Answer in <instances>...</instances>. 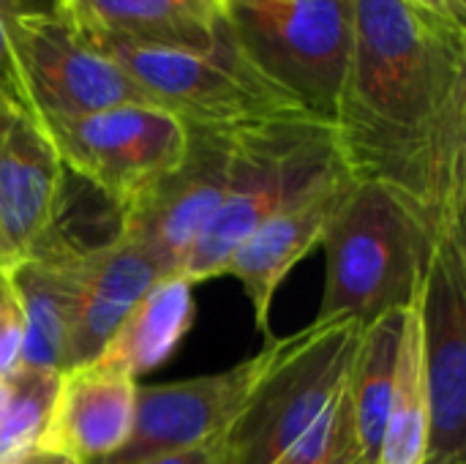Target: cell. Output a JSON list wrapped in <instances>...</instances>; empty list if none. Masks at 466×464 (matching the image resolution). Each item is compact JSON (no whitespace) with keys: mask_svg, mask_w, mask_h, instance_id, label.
Returning a JSON list of instances; mask_svg holds the SVG:
<instances>
[{"mask_svg":"<svg viewBox=\"0 0 466 464\" xmlns=\"http://www.w3.org/2000/svg\"><path fill=\"white\" fill-rule=\"evenodd\" d=\"M0 386H3V383H0Z\"/></svg>","mask_w":466,"mask_h":464,"instance_id":"obj_30","label":"cell"},{"mask_svg":"<svg viewBox=\"0 0 466 464\" xmlns=\"http://www.w3.org/2000/svg\"><path fill=\"white\" fill-rule=\"evenodd\" d=\"M363 325L311 323L279 339V353L221 438L224 464H273L347 386Z\"/></svg>","mask_w":466,"mask_h":464,"instance_id":"obj_5","label":"cell"},{"mask_svg":"<svg viewBox=\"0 0 466 464\" xmlns=\"http://www.w3.org/2000/svg\"><path fill=\"white\" fill-rule=\"evenodd\" d=\"M66 167L41 120L0 107V271L27 260L46 235Z\"/></svg>","mask_w":466,"mask_h":464,"instance_id":"obj_12","label":"cell"},{"mask_svg":"<svg viewBox=\"0 0 466 464\" xmlns=\"http://www.w3.org/2000/svg\"><path fill=\"white\" fill-rule=\"evenodd\" d=\"M22 369V317L5 287L0 284V383Z\"/></svg>","mask_w":466,"mask_h":464,"instance_id":"obj_23","label":"cell"},{"mask_svg":"<svg viewBox=\"0 0 466 464\" xmlns=\"http://www.w3.org/2000/svg\"><path fill=\"white\" fill-rule=\"evenodd\" d=\"M248 63L309 115L333 123L352 55V0H224Z\"/></svg>","mask_w":466,"mask_h":464,"instance_id":"obj_4","label":"cell"},{"mask_svg":"<svg viewBox=\"0 0 466 464\" xmlns=\"http://www.w3.org/2000/svg\"><path fill=\"white\" fill-rule=\"evenodd\" d=\"M55 0H0V107L25 112L38 120L30 96L25 90L16 57H14V25L30 8H46Z\"/></svg>","mask_w":466,"mask_h":464,"instance_id":"obj_22","label":"cell"},{"mask_svg":"<svg viewBox=\"0 0 466 464\" xmlns=\"http://www.w3.org/2000/svg\"><path fill=\"white\" fill-rule=\"evenodd\" d=\"M276 353L279 339L273 336L254 358H246L227 372L161 386H137L131 435L120 451L98 464H139L150 457L224 438Z\"/></svg>","mask_w":466,"mask_h":464,"instance_id":"obj_11","label":"cell"},{"mask_svg":"<svg viewBox=\"0 0 466 464\" xmlns=\"http://www.w3.org/2000/svg\"><path fill=\"white\" fill-rule=\"evenodd\" d=\"M82 38L112 57L161 109L172 112L186 126L229 129L265 118L309 115L289 93L248 63L229 30L221 44L208 52L134 46L96 36Z\"/></svg>","mask_w":466,"mask_h":464,"instance_id":"obj_6","label":"cell"},{"mask_svg":"<svg viewBox=\"0 0 466 464\" xmlns=\"http://www.w3.org/2000/svg\"><path fill=\"white\" fill-rule=\"evenodd\" d=\"M429 391L423 358L420 298L404 312L396 380L377 464H426L429 454Z\"/></svg>","mask_w":466,"mask_h":464,"instance_id":"obj_20","label":"cell"},{"mask_svg":"<svg viewBox=\"0 0 466 464\" xmlns=\"http://www.w3.org/2000/svg\"><path fill=\"white\" fill-rule=\"evenodd\" d=\"M63 167L117 211L169 172L186 150V123L161 107H112L82 118L41 120Z\"/></svg>","mask_w":466,"mask_h":464,"instance_id":"obj_7","label":"cell"},{"mask_svg":"<svg viewBox=\"0 0 466 464\" xmlns=\"http://www.w3.org/2000/svg\"><path fill=\"white\" fill-rule=\"evenodd\" d=\"M194 314V284L180 273H169L126 314L98 361L117 366L131 377L147 375L175 356L177 345L191 331Z\"/></svg>","mask_w":466,"mask_h":464,"instance_id":"obj_18","label":"cell"},{"mask_svg":"<svg viewBox=\"0 0 466 464\" xmlns=\"http://www.w3.org/2000/svg\"><path fill=\"white\" fill-rule=\"evenodd\" d=\"M0 284H3V271H0Z\"/></svg>","mask_w":466,"mask_h":464,"instance_id":"obj_29","label":"cell"},{"mask_svg":"<svg viewBox=\"0 0 466 464\" xmlns=\"http://www.w3.org/2000/svg\"><path fill=\"white\" fill-rule=\"evenodd\" d=\"M350 178L328 120L284 115L235 126L227 194L177 273L191 284L224 276L227 260L257 227Z\"/></svg>","mask_w":466,"mask_h":464,"instance_id":"obj_2","label":"cell"},{"mask_svg":"<svg viewBox=\"0 0 466 464\" xmlns=\"http://www.w3.org/2000/svg\"><path fill=\"white\" fill-rule=\"evenodd\" d=\"M14 57L38 120L112 107H158L112 57L90 46L55 8H30L14 25Z\"/></svg>","mask_w":466,"mask_h":464,"instance_id":"obj_8","label":"cell"},{"mask_svg":"<svg viewBox=\"0 0 466 464\" xmlns=\"http://www.w3.org/2000/svg\"><path fill=\"white\" fill-rule=\"evenodd\" d=\"M412 5L466 27V0H410Z\"/></svg>","mask_w":466,"mask_h":464,"instance_id":"obj_25","label":"cell"},{"mask_svg":"<svg viewBox=\"0 0 466 464\" xmlns=\"http://www.w3.org/2000/svg\"><path fill=\"white\" fill-rule=\"evenodd\" d=\"M76 257L33 254L3 271L22 317V369H66L76 306Z\"/></svg>","mask_w":466,"mask_h":464,"instance_id":"obj_17","label":"cell"},{"mask_svg":"<svg viewBox=\"0 0 466 464\" xmlns=\"http://www.w3.org/2000/svg\"><path fill=\"white\" fill-rule=\"evenodd\" d=\"M60 372L16 369L0 386V464L35 451L49 418Z\"/></svg>","mask_w":466,"mask_h":464,"instance_id":"obj_21","label":"cell"},{"mask_svg":"<svg viewBox=\"0 0 466 464\" xmlns=\"http://www.w3.org/2000/svg\"><path fill=\"white\" fill-rule=\"evenodd\" d=\"M352 180L355 178L328 186V189L306 197L303 202L281 211L279 216L268 219L227 260L224 273L235 276L243 284L246 298L254 309V323L265 334V342L273 339L270 336V304L276 298V290L281 287L287 273L314 246H319L322 232H325L341 194L347 191V186Z\"/></svg>","mask_w":466,"mask_h":464,"instance_id":"obj_16","label":"cell"},{"mask_svg":"<svg viewBox=\"0 0 466 464\" xmlns=\"http://www.w3.org/2000/svg\"><path fill=\"white\" fill-rule=\"evenodd\" d=\"M273 464H289V462H284V459H279V462H273Z\"/></svg>","mask_w":466,"mask_h":464,"instance_id":"obj_28","label":"cell"},{"mask_svg":"<svg viewBox=\"0 0 466 464\" xmlns=\"http://www.w3.org/2000/svg\"><path fill=\"white\" fill-rule=\"evenodd\" d=\"M319 246L325 293L314 323L355 320L366 328L420 298L437 238L399 194L371 180H352Z\"/></svg>","mask_w":466,"mask_h":464,"instance_id":"obj_3","label":"cell"},{"mask_svg":"<svg viewBox=\"0 0 466 464\" xmlns=\"http://www.w3.org/2000/svg\"><path fill=\"white\" fill-rule=\"evenodd\" d=\"M232 129L186 126L180 161L117 211L120 235L153 254L169 273L180 271L227 194Z\"/></svg>","mask_w":466,"mask_h":464,"instance_id":"obj_9","label":"cell"},{"mask_svg":"<svg viewBox=\"0 0 466 464\" xmlns=\"http://www.w3.org/2000/svg\"><path fill=\"white\" fill-rule=\"evenodd\" d=\"M336 139L355 180L401 197L437 243L464 232L466 27L410 0H352Z\"/></svg>","mask_w":466,"mask_h":464,"instance_id":"obj_1","label":"cell"},{"mask_svg":"<svg viewBox=\"0 0 466 464\" xmlns=\"http://www.w3.org/2000/svg\"><path fill=\"white\" fill-rule=\"evenodd\" d=\"M82 33L134 46L208 52L227 36L224 0H57Z\"/></svg>","mask_w":466,"mask_h":464,"instance_id":"obj_15","label":"cell"},{"mask_svg":"<svg viewBox=\"0 0 466 464\" xmlns=\"http://www.w3.org/2000/svg\"><path fill=\"white\" fill-rule=\"evenodd\" d=\"M423 358L429 391L426 464H466V235L434 249L423 293Z\"/></svg>","mask_w":466,"mask_h":464,"instance_id":"obj_10","label":"cell"},{"mask_svg":"<svg viewBox=\"0 0 466 464\" xmlns=\"http://www.w3.org/2000/svg\"><path fill=\"white\" fill-rule=\"evenodd\" d=\"M139 464H224V449H221V438L205 446H194L186 451H172V454H161V457H150L142 459Z\"/></svg>","mask_w":466,"mask_h":464,"instance_id":"obj_24","label":"cell"},{"mask_svg":"<svg viewBox=\"0 0 466 464\" xmlns=\"http://www.w3.org/2000/svg\"><path fill=\"white\" fill-rule=\"evenodd\" d=\"M55 3H57V0H55Z\"/></svg>","mask_w":466,"mask_h":464,"instance_id":"obj_31","label":"cell"},{"mask_svg":"<svg viewBox=\"0 0 466 464\" xmlns=\"http://www.w3.org/2000/svg\"><path fill=\"white\" fill-rule=\"evenodd\" d=\"M164 276H169V271L123 235L79 254L76 306L68 334L66 369L96 361L126 314Z\"/></svg>","mask_w":466,"mask_h":464,"instance_id":"obj_14","label":"cell"},{"mask_svg":"<svg viewBox=\"0 0 466 464\" xmlns=\"http://www.w3.org/2000/svg\"><path fill=\"white\" fill-rule=\"evenodd\" d=\"M137 380L117 366L90 361L60 372L57 394L35 451L76 464H98L131 435Z\"/></svg>","mask_w":466,"mask_h":464,"instance_id":"obj_13","label":"cell"},{"mask_svg":"<svg viewBox=\"0 0 466 464\" xmlns=\"http://www.w3.org/2000/svg\"><path fill=\"white\" fill-rule=\"evenodd\" d=\"M3 464H52V457H46V454H41V451H27V454L14 457V459H8V462Z\"/></svg>","mask_w":466,"mask_h":464,"instance_id":"obj_26","label":"cell"},{"mask_svg":"<svg viewBox=\"0 0 466 464\" xmlns=\"http://www.w3.org/2000/svg\"><path fill=\"white\" fill-rule=\"evenodd\" d=\"M52 464H76V462H68V459H57V457H52Z\"/></svg>","mask_w":466,"mask_h":464,"instance_id":"obj_27","label":"cell"},{"mask_svg":"<svg viewBox=\"0 0 466 464\" xmlns=\"http://www.w3.org/2000/svg\"><path fill=\"white\" fill-rule=\"evenodd\" d=\"M404 312H388L377 317L371 325H366L360 331V339L352 356L347 391L352 402L360 464H377V457H380L393 380H396Z\"/></svg>","mask_w":466,"mask_h":464,"instance_id":"obj_19","label":"cell"}]
</instances>
